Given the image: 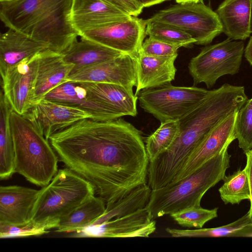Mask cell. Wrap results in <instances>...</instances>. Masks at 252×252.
I'll return each mask as SVG.
<instances>
[{"instance_id": "obj_17", "label": "cell", "mask_w": 252, "mask_h": 252, "mask_svg": "<svg viewBox=\"0 0 252 252\" xmlns=\"http://www.w3.org/2000/svg\"><path fill=\"white\" fill-rule=\"evenodd\" d=\"M39 189L17 185L0 187V223L24 225L31 222Z\"/></svg>"}, {"instance_id": "obj_39", "label": "cell", "mask_w": 252, "mask_h": 252, "mask_svg": "<svg viewBox=\"0 0 252 252\" xmlns=\"http://www.w3.org/2000/svg\"><path fill=\"white\" fill-rule=\"evenodd\" d=\"M200 0H175L176 2L178 3H183V2H198Z\"/></svg>"}, {"instance_id": "obj_19", "label": "cell", "mask_w": 252, "mask_h": 252, "mask_svg": "<svg viewBox=\"0 0 252 252\" xmlns=\"http://www.w3.org/2000/svg\"><path fill=\"white\" fill-rule=\"evenodd\" d=\"M130 16L103 0L73 1L72 22L79 36L86 31Z\"/></svg>"}, {"instance_id": "obj_7", "label": "cell", "mask_w": 252, "mask_h": 252, "mask_svg": "<svg viewBox=\"0 0 252 252\" xmlns=\"http://www.w3.org/2000/svg\"><path fill=\"white\" fill-rule=\"evenodd\" d=\"M209 92L203 88L170 84L142 90L135 95L141 108L161 123L179 120L199 105Z\"/></svg>"}, {"instance_id": "obj_21", "label": "cell", "mask_w": 252, "mask_h": 252, "mask_svg": "<svg viewBox=\"0 0 252 252\" xmlns=\"http://www.w3.org/2000/svg\"><path fill=\"white\" fill-rule=\"evenodd\" d=\"M171 57L150 56L140 51L136 57L137 84L135 94L140 91L170 84L174 80L176 68Z\"/></svg>"}, {"instance_id": "obj_36", "label": "cell", "mask_w": 252, "mask_h": 252, "mask_svg": "<svg viewBox=\"0 0 252 252\" xmlns=\"http://www.w3.org/2000/svg\"><path fill=\"white\" fill-rule=\"evenodd\" d=\"M244 153L246 156L247 159V162L245 168L247 170L248 175L251 191V197L250 199L251 202V207L250 210L252 215V149Z\"/></svg>"}, {"instance_id": "obj_6", "label": "cell", "mask_w": 252, "mask_h": 252, "mask_svg": "<svg viewBox=\"0 0 252 252\" xmlns=\"http://www.w3.org/2000/svg\"><path fill=\"white\" fill-rule=\"evenodd\" d=\"M96 194L94 186L72 170H58L51 182L39 189L31 222L49 230L60 220Z\"/></svg>"}, {"instance_id": "obj_16", "label": "cell", "mask_w": 252, "mask_h": 252, "mask_svg": "<svg viewBox=\"0 0 252 252\" xmlns=\"http://www.w3.org/2000/svg\"><path fill=\"white\" fill-rule=\"evenodd\" d=\"M44 98L84 111L94 120L109 121L122 117L118 112L93 94L81 82L66 81L49 92Z\"/></svg>"}, {"instance_id": "obj_28", "label": "cell", "mask_w": 252, "mask_h": 252, "mask_svg": "<svg viewBox=\"0 0 252 252\" xmlns=\"http://www.w3.org/2000/svg\"><path fill=\"white\" fill-rule=\"evenodd\" d=\"M179 134L178 120L161 122L159 127L145 140V148L149 161L166 151Z\"/></svg>"}, {"instance_id": "obj_25", "label": "cell", "mask_w": 252, "mask_h": 252, "mask_svg": "<svg viewBox=\"0 0 252 252\" xmlns=\"http://www.w3.org/2000/svg\"><path fill=\"white\" fill-rule=\"evenodd\" d=\"M11 107L2 91L0 94V179L6 180L16 172L10 118Z\"/></svg>"}, {"instance_id": "obj_38", "label": "cell", "mask_w": 252, "mask_h": 252, "mask_svg": "<svg viewBox=\"0 0 252 252\" xmlns=\"http://www.w3.org/2000/svg\"><path fill=\"white\" fill-rule=\"evenodd\" d=\"M144 7H149L169 0H138Z\"/></svg>"}, {"instance_id": "obj_1", "label": "cell", "mask_w": 252, "mask_h": 252, "mask_svg": "<svg viewBox=\"0 0 252 252\" xmlns=\"http://www.w3.org/2000/svg\"><path fill=\"white\" fill-rule=\"evenodd\" d=\"M49 141L60 160L92 184L106 204L147 183L149 159L141 132L123 119H84Z\"/></svg>"}, {"instance_id": "obj_13", "label": "cell", "mask_w": 252, "mask_h": 252, "mask_svg": "<svg viewBox=\"0 0 252 252\" xmlns=\"http://www.w3.org/2000/svg\"><path fill=\"white\" fill-rule=\"evenodd\" d=\"M237 113V112L228 116L206 135L190 153L170 183L177 182L186 177L229 147L236 139L234 127Z\"/></svg>"}, {"instance_id": "obj_10", "label": "cell", "mask_w": 252, "mask_h": 252, "mask_svg": "<svg viewBox=\"0 0 252 252\" xmlns=\"http://www.w3.org/2000/svg\"><path fill=\"white\" fill-rule=\"evenodd\" d=\"M146 20L130 16L86 31L79 36L136 58L146 35Z\"/></svg>"}, {"instance_id": "obj_12", "label": "cell", "mask_w": 252, "mask_h": 252, "mask_svg": "<svg viewBox=\"0 0 252 252\" xmlns=\"http://www.w3.org/2000/svg\"><path fill=\"white\" fill-rule=\"evenodd\" d=\"M156 222L147 209H139L96 225L89 226L73 237L90 238L149 237L156 229Z\"/></svg>"}, {"instance_id": "obj_31", "label": "cell", "mask_w": 252, "mask_h": 252, "mask_svg": "<svg viewBox=\"0 0 252 252\" xmlns=\"http://www.w3.org/2000/svg\"><path fill=\"white\" fill-rule=\"evenodd\" d=\"M234 134L244 152L252 149V98L237 112Z\"/></svg>"}, {"instance_id": "obj_22", "label": "cell", "mask_w": 252, "mask_h": 252, "mask_svg": "<svg viewBox=\"0 0 252 252\" xmlns=\"http://www.w3.org/2000/svg\"><path fill=\"white\" fill-rule=\"evenodd\" d=\"M252 0H224L216 10L228 38L244 40L252 33Z\"/></svg>"}, {"instance_id": "obj_18", "label": "cell", "mask_w": 252, "mask_h": 252, "mask_svg": "<svg viewBox=\"0 0 252 252\" xmlns=\"http://www.w3.org/2000/svg\"><path fill=\"white\" fill-rule=\"evenodd\" d=\"M73 68V64L64 61L62 53L49 49L39 53L32 105L44 98L49 92L66 82Z\"/></svg>"}, {"instance_id": "obj_4", "label": "cell", "mask_w": 252, "mask_h": 252, "mask_svg": "<svg viewBox=\"0 0 252 252\" xmlns=\"http://www.w3.org/2000/svg\"><path fill=\"white\" fill-rule=\"evenodd\" d=\"M229 147L204 163L184 179L152 190L145 206L152 220L200 206L201 200L207 191L225 176L229 167L231 155Z\"/></svg>"}, {"instance_id": "obj_34", "label": "cell", "mask_w": 252, "mask_h": 252, "mask_svg": "<svg viewBox=\"0 0 252 252\" xmlns=\"http://www.w3.org/2000/svg\"><path fill=\"white\" fill-rule=\"evenodd\" d=\"M179 46L170 44L149 37L142 45L141 51L143 53L157 57H171L178 55Z\"/></svg>"}, {"instance_id": "obj_9", "label": "cell", "mask_w": 252, "mask_h": 252, "mask_svg": "<svg viewBox=\"0 0 252 252\" xmlns=\"http://www.w3.org/2000/svg\"><path fill=\"white\" fill-rule=\"evenodd\" d=\"M146 22H159L172 25L189 33L195 44L206 45L222 32L215 11L201 2H183L159 11Z\"/></svg>"}, {"instance_id": "obj_14", "label": "cell", "mask_w": 252, "mask_h": 252, "mask_svg": "<svg viewBox=\"0 0 252 252\" xmlns=\"http://www.w3.org/2000/svg\"><path fill=\"white\" fill-rule=\"evenodd\" d=\"M66 81L118 84L133 90L137 86L136 58L126 54L70 73Z\"/></svg>"}, {"instance_id": "obj_35", "label": "cell", "mask_w": 252, "mask_h": 252, "mask_svg": "<svg viewBox=\"0 0 252 252\" xmlns=\"http://www.w3.org/2000/svg\"><path fill=\"white\" fill-rule=\"evenodd\" d=\"M127 14L137 17L142 11L144 6L138 0H103Z\"/></svg>"}, {"instance_id": "obj_15", "label": "cell", "mask_w": 252, "mask_h": 252, "mask_svg": "<svg viewBox=\"0 0 252 252\" xmlns=\"http://www.w3.org/2000/svg\"><path fill=\"white\" fill-rule=\"evenodd\" d=\"M23 116L48 140L52 134L79 120L92 119L91 115L84 111L45 98L32 105Z\"/></svg>"}, {"instance_id": "obj_40", "label": "cell", "mask_w": 252, "mask_h": 252, "mask_svg": "<svg viewBox=\"0 0 252 252\" xmlns=\"http://www.w3.org/2000/svg\"><path fill=\"white\" fill-rule=\"evenodd\" d=\"M18 0H0V2H12L16 1Z\"/></svg>"}, {"instance_id": "obj_37", "label": "cell", "mask_w": 252, "mask_h": 252, "mask_svg": "<svg viewBox=\"0 0 252 252\" xmlns=\"http://www.w3.org/2000/svg\"><path fill=\"white\" fill-rule=\"evenodd\" d=\"M244 57L251 66H252V36L244 50Z\"/></svg>"}, {"instance_id": "obj_23", "label": "cell", "mask_w": 252, "mask_h": 252, "mask_svg": "<svg viewBox=\"0 0 252 252\" xmlns=\"http://www.w3.org/2000/svg\"><path fill=\"white\" fill-rule=\"evenodd\" d=\"M64 61L73 65L70 73L116 58L121 52L83 37L75 39L62 53Z\"/></svg>"}, {"instance_id": "obj_11", "label": "cell", "mask_w": 252, "mask_h": 252, "mask_svg": "<svg viewBox=\"0 0 252 252\" xmlns=\"http://www.w3.org/2000/svg\"><path fill=\"white\" fill-rule=\"evenodd\" d=\"M38 53L11 67L1 77L3 93L12 111L25 115L32 106L37 75Z\"/></svg>"}, {"instance_id": "obj_8", "label": "cell", "mask_w": 252, "mask_h": 252, "mask_svg": "<svg viewBox=\"0 0 252 252\" xmlns=\"http://www.w3.org/2000/svg\"><path fill=\"white\" fill-rule=\"evenodd\" d=\"M244 46L243 40L228 38L202 48L189 64L194 86L204 83L210 89L222 76L237 73L242 63Z\"/></svg>"}, {"instance_id": "obj_2", "label": "cell", "mask_w": 252, "mask_h": 252, "mask_svg": "<svg viewBox=\"0 0 252 252\" xmlns=\"http://www.w3.org/2000/svg\"><path fill=\"white\" fill-rule=\"evenodd\" d=\"M248 100L245 88L224 84L180 119L179 134L171 146L149 161L147 182L153 189L171 182L192 151L215 126Z\"/></svg>"}, {"instance_id": "obj_20", "label": "cell", "mask_w": 252, "mask_h": 252, "mask_svg": "<svg viewBox=\"0 0 252 252\" xmlns=\"http://www.w3.org/2000/svg\"><path fill=\"white\" fill-rule=\"evenodd\" d=\"M48 49V46L15 29L8 28L0 35L1 78L12 66Z\"/></svg>"}, {"instance_id": "obj_30", "label": "cell", "mask_w": 252, "mask_h": 252, "mask_svg": "<svg viewBox=\"0 0 252 252\" xmlns=\"http://www.w3.org/2000/svg\"><path fill=\"white\" fill-rule=\"evenodd\" d=\"M146 33L151 38L180 47H188L196 42L194 39L182 30L159 22H147Z\"/></svg>"}, {"instance_id": "obj_3", "label": "cell", "mask_w": 252, "mask_h": 252, "mask_svg": "<svg viewBox=\"0 0 252 252\" xmlns=\"http://www.w3.org/2000/svg\"><path fill=\"white\" fill-rule=\"evenodd\" d=\"M73 0H18L0 2L4 25L62 53L79 34L72 22Z\"/></svg>"}, {"instance_id": "obj_27", "label": "cell", "mask_w": 252, "mask_h": 252, "mask_svg": "<svg viewBox=\"0 0 252 252\" xmlns=\"http://www.w3.org/2000/svg\"><path fill=\"white\" fill-rule=\"evenodd\" d=\"M173 237H252V215L249 210L235 221L220 227L196 229L166 228Z\"/></svg>"}, {"instance_id": "obj_29", "label": "cell", "mask_w": 252, "mask_h": 252, "mask_svg": "<svg viewBox=\"0 0 252 252\" xmlns=\"http://www.w3.org/2000/svg\"><path fill=\"white\" fill-rule=\"evenodd\" d=\"M223 184L219 191L221 200L225 204H239L242 200L250 199L251 191L246 168L240 169L232 175L225 176Z\"/></svg>"}, {"instance_id": "obj_32", "label": "cell", "mask_w": 252, "mask_h": 252, "mask_svg": "<svg viewBox=\"0 0 252 252\" xmlns=\"http://www.w3.org/2000/svg\"><path fill=\"white\" fill-rule=\"evenodd\" d=\"M218 208L209 210L201 206H193L170 214L180 225L185 227L202 228L207 221L217 217Z\"/></svg>"}, {"instance_id": "obj_24", "label": "cell", "mask_w": 252, "mask_h": 252, "mask_svg": "<svg viewBox=\"0 0 252 252\" xmlns=\"http://www.w3.org/2000/svg\"><path fill=\"white\" fill-rule=\"evenodd\" d=\"M93 94L118 112L122 116L137 114V96L133 90L123 86L105 83L81 82Z\"/></svg>"}, {"instance_id": "obj_33", "label": "cell", "mask_w": 252, "mask_h": 252, "mask_svg": "<svg viewBox=\"0 0 252 252\" xmlns=\"http://www.w3.org/2000/svg\"><path fill=\"white\" fill-rule=\"evenodd\" d=\"M49 232L44 228L34 226L31 222L24 225L0 223V238L1 239L40 236Z\"/></svg>"}, {"instance_id": "obj_5", "label": "cell", "mask_w": 252, "mask_h": 252, "mask_svg": "<svg viewBox=\"0 0 252 252\" xmlns=\"http://www.w3.org/2000/svg\"><path fill=\"white\" fill-rule=\"evenodd\" d=\"M16 172L30 183L47 186L58 171L59 157L32 123L12 111L10 118Z\"/></svg>"}, {"instance_id": "obj_26", "label": "cell", "mask_w": 252, "mask_h": 252, "mask_svg": "<svg viewBox=\"0 0 252 252\" xmlns=\"http://www.w3.org/2000/svg\"><path fill=\"white\" fill-rule=\"evenodd\" d=\"M105 209V201L94 195L62 218L55 231L59 233L78 232L91 225Z\"/></svg>"}]
</instances>
